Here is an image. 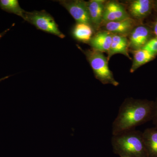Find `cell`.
<instances>
[{
  "instance_id": "obj_1",
  "label": "cell",
  "mask_w": 157,
  "mask_h": 157,
  "mask_svg": "<svg viewBox=\"0 0 157 157\" xmlns=\"http://www.w3.org/2000/svg\"><path fill=\"white\" fill-rule=\"evenodd\" d=\"M154 101L127 98L121 104L112 125V134L135 129L151 120Z\"/></svg>"
},
{
  "instance_id": "obj_2",
  "label": "cell",
  "mask_w": 157,
  "mask_h": 157,
  "mask_svg": "<svg viewBox=\"0 0 157 157\" xmlns=\"http://www.w3.org/2000/svg\"><path fill=\"white\" fill-rule=\"evenodd\" d=\"M113 151L120 157H148L142 132L135 129L112 135Z\"/></svg>"
},
{
  "instance_id": "obj_3",
  "label": "cell",
  "mask_w": 157,
  "mask_h": 157,
  "mask_svg": "<svg viewBox=\"0 0 157 157\" xmlns=\"http://www.w3.org/2000/svg\"><path fill=\"white\" fill-rule=\"evenodd\" d=\"M78 48L85 55L97 79L104 85H112L115 86L119 85L114 78L112 71L109 70V61L104 53L93 49L83 50L79 46Z\"/></svg>"
},
{
  "instance_id": "obj_4",
  "label": "cell",
  "mask_w": 157,
  "mask_h": 157,
  "mask_svg": "<svg viewBox=\"0 0 157 157\" xmlns=\"http://www.w3.org/2000/svg\"><path fill=\"white\" fill-rule=\"evenodd\" d=\"M23 19L35 26L38 29L62 39L65 38V35L60 31L53 17L46 11H26Z\"/></svg>"
},
{
  "instance_id": "obj_5",
  "label": "cell",
  "mask_w": 157,
  "mask_h": 157,
  "mask_svg": "<svg viewBox=\"0 0 157 157\" xmlns=\"http://www.w3.org/2000/svg\"><path fill=\"white\" fill-rule=\"evenodd\" d=\"M58 2L67 10L76 23L86 24L92 27L87 2L83 0H61Z\"/></svg>"
},
{
  "instance_id": "obj_6",
  "label": "cell",
  "mask_w": 157,
  "mask_h": 157,
  "mask_svg": "<svg viewBox=\"0 0 157 157\" xmlns=\"http://www.w3.org/2000/svg\"><path fill=\"white\" fill-rule=\"evenodd\" d=\"M154 36L149 25L140 24L135 27L128 36L129 49L132 51L141 49Z\"/></svg>"
},
{
  "instance_id": "obj_7",
  "label": "cell",
  "mask_w": 157,
  "mask_h": 157,
  "mask_svg": "<svg viewBox=\"0 0 157 157\" xmlns=\"http://www.w3.org/2000/svg\"><path fill=\"white\" fill-rule=\"evenodd\" d=\"M154 0H134L129 1L127 10L129 16L143 22L153 11Z\"/></svg>"
},
{
  "instance_id": "obj_8",
  "label": "cell",
  "mask_w": 157,
  "mask_h": 157,
  "mask_svg": "<svg viewBox=\"0 0 157 157\" xmlns=\"http://www.w3.org/2000/svg\"><path fill=\"white\" fill-rule=\"evenodd\" d=\"M129 17H130L127 9L122 4L115 1H107L101 26L107 23L119 21Z\"/></svg>"
},
{
  "instance_id": "obj_9",
  "label": "cell",
  "mask_w": 157,
  "mask_h": 157,
  "mask_svg": "<svg viewBox=\"0 0 157 157\" xmlns=\"http://www.w3.org/2000/svg\"><path fill=\"white\" fill-rule=\"evenodd\" d=\"M142 23L130 17L119 21L107 23L101 26V28L103 27V30L113 34L128 37L136 26Z\"/></svg>"
},
{
  "instance_id": "obj_10",
  "label": "cell",
  "mask_w": 157,
  "mask_h": 157,
  "mask_svg": "<svg viewBox=\"0 0 157 157\" xmlns=\"http://www.w3.org/2000/svg\"><path fill=\"white\" fill-rule=\"evenodd\" d=\"M106 2L104 0H90L87 2L89 14L94 30L101 28Z\"/></svg>"
},
{
  "instance_id": "obj_11",
  "label": "cell",
  "mask_w": 157,
  "mask_h": 157,
  "mask_svg": "<svg viewBox=\"0 0 157 157\" xmlns=\"http://www.w3.org/2000/svg\"><path fill=\"white\" fill-rule=\"evenodd\" d=\"M113 34L103 30L98 31L93 36L88 44L92 49L104 53L109 51L112 42Z\"/></svg>"
},
{
  "instance_id": "obj_12",
  "label": "cell",
  "mask_w": 157,
  "mask_h": 157,
  "mask_svg": "<svg viewBox=\"0 0 157 157\" xmlns=\"http://www.w3.org/2000/svg\"><path fill=\"white\" fill-rule=\"evenodd\" d=\"M128 39L127 37L113 34L112 42L109 51L107 52L108 61L112 56L117 54H121L132 59L129 53Z\"/></svg>"
},
{
  "instance_id": "obj_13",
  "label": "cell",
  "mask_w": 157,
  "mask_h": 157,
  "mask_svg": "<svg viewBox=\"0 0 157 157\" xmlns=\"http://www.w3.org/2000/svg\"><path fill=\"white\" fill-rule=\"evenodd\" d=\"M144 141L148 157H157V129L148 128L142 132Z\"/></svg>"
},
{
  "instance_id": "obj_14",
  "label": "cell",
  "mask_w": 157,
  "mask_h": 157,
  "mask_svg": "<svg viewBox=\"0 0 157 157\" xmlns=\"http://www.w3.org/2000/svg\"><path fill=\"white\" fill-rule=\"evenodd\" d=\"M133 62L130 72L133 73L140 67L145 65L149 62L153 60L157 56V54L149 52L144 49L133 51Z\"/></svg>"
},
{
  "instance_id": "obj_15",
  "label": "cell",
  "mask_w": 157,
  "mask_h": 157,
  "mask_svg": "<svg viewBox=\"0 0 157 157\" xmlns=\"http://www.w3.org/2000/svg\"><path fill=\"white\" fill-rule=\"evenodd\" d=\"M94 30L90 25L82 23H76L72 34L77 41L88 43L93 36Z\"/></svg>"
},
{
  "instance_id": "obj_16",
  "label": "cell",
  "mask_w": 157,
  "mask_h": 157,
  "mask_svg": "<svg viewBox=\"0 0 157 157\" xmlns=\"http://www.w3.org/2000/svg\"><path fill=\"white\" fill-rule=\"evenodd\" d=\"M0 7L4 11L18 15L23 19L26 12L20 7L17 0H1Z\"/></svg>"
},
{
  "instance_id": "obj_17",
  "label": "cell",
  "mask_w": 157,
  "mask_h": 157,
  "mask_svg": "<svg viewBox=\"0 0 157 157\" xmlns=\"http://www.w3.org/2000/svg\"><path fill=\"white\" fill-rule=\"evenodd\" d=\"M142 49L157 54V37L154 36L152 38Z\"/></svg>"
},
{
  "instance_id": "obj_18",
  "label": "cell",
  "mask_w": 157,
  "mask_h": 157,
  "mask_svg": "<svg viewBox=\"0 0 157 157\" xmlns=\"http://www.w3.org/2000/svg\"><path fill=\"white\" fill-rule=\"evenodd\" d=\"M151 121H152L155 128L157 129V98L155 101H154Z\"/></svg>"
},
{
  "instance_id": "obj_19",
  "label": "cell",
  "mask_w": 157,
  "mask_h": 157,
  "mask_svg": "<svg viewBox=\"0 0 157 157\" xmlns=\"http://www.w3.org/2000/svg\"><path fill=\"white\" fill-rule=\"evenodd\" d=\"M155 37H157V15L156 17L152 21L151 24L149 25Z\"/></svg>"
},
{
  "instance_id": "obj_20",
  "label": "cell",
  "mask_w": 157,
  "mask_h": 157,
  "mask_svg": "<svg viewBox=\"0 0 157 157\" xmlns=\"http://www.w3.org/2000/svg\"><path fill=\"white\" fill-rule=\"evenodd\" d=\"M153 11H154L157 14V0H154Z\"/></svg>"
},
{
  "instance_id": "obj_21",
  "label": "cell",
  "mask_w": 157,
  "mask_h": 157,
  "mask_svg": "<svg viewBox=\"0 0 157 157\" xmlns=\"http://www.w3.org/2000/svg\"><path fill=\"white\" fill-rule=\"evenodd\" d=\"M9 30V29L6 30L4 31L3 33H0V39H1V38L3 37V36H4V35H5V34H6V33H7V32H8V31Z\"/></svg>"
},
{
  "instance_id": "obj_22",
  "label": "cell",
  "mask_w": 157,
  "mask_h": 157,
  "mask_svg": "<svg viewBox=\"0 0 157 157\" xmlns=\"http://www.w3.org/2000/svg\"><path fill=\"white\" fill-rule=\"evenodd\" d=\"M9 76H6V77H4V78H1V79H0V82L2 81V80H4V79H6V78H9Z\"/></svg>"
},
{
  "instance_id": "obj_23",
  "label": "cell",
  "mask_w": 157,
  "mask_h": 157,
  "mask_svg": "<svg viewBox=\"0 0 157 157\" xmlns=\"http://www.w3.org/2000/svg\"></svg>"
}]
</instances>
